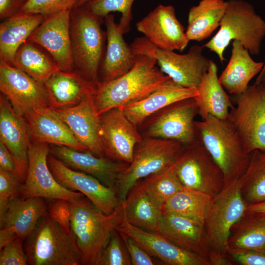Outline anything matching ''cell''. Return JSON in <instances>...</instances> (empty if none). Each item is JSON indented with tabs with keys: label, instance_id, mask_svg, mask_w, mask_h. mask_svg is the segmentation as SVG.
Returning a JSON list of instances; mask_svg holds the SVG:
<instances>
[{
	"label": "cell",
	"instance_id": "1",
	"mask_svg": "<svg viewBox=\"0 0 265 265\" xmlns=\"http://www.w3.org/2000/svg\"><path fill=\"white\" fill-rule=\"evenodd\" d=\"M157 64L153 57L136 54L134 64L129 71L111 81L99 82L93 95L97 114L138 101L170 79Z\"/></svg>",
	"mask_w": 265,
	"mask_h": 265
},
{
	"label": "cell",
	"instance_id": "2",
	"mask_svg": "<svg viewBox=\"0 0 265 265\" xmlns=\"http://www.w3.org/2000/svg\"><path fill=\"white\" fill-rule=\"evenodd\" d=\"M70 202L71 231L80 252L81 265H98L111 233L124 220L123 204L106 214L84 195Z\"/></svg>",
	"mask_w": 265,
	"mask_h": 265
},
{
	"label": "cell",
	"instance_id": "3",
	"mask_svg": "<svg viewBox=\"0 0 265 265\" xmlns=\"http://www.w3.org/2000/svg\"><path fill=\"white\" fill-rule=\"evenodd\" d=\"M104 18L84 5L71 10L70 37L75 70L98 84L99 73L106 43V33L102 27Z\"/></svg>",
	"mask_w": 265,
	"mask_h": 265
},
{
	"label": "cell",
	"instance_id": "4",
	"mask_svg": "<svg viewBox=\"0 0 265 265\" xmlns=\"http://www.w3.org/2000/svg\"><path fill=\"white\" fill-rule=\"evenodd\" d=\"M217 33L203 47L216 53L221 63L232 40L239 41L251 55L260 53L265 37V21L243 0H229Z\"/></svg>",
	"mask_w": 265,
	"mask_h": 265
},
{
	"label": "cell",
	"instance_id": "5",
	"mask_svg": "<svg viewBox=\"0 0 265 265\" xmlns=\"http://www.w3.org/2000/svg\"><path fill=\"white\" fill-rule=\"evenodd\" d=\"M195 125L202 142L221 169L225 184L238 180L247 168L250 154L230 121L209 115Z\"/></svg>",
	"mask_w": 265,
	"mask_h": 265
},
{
	"label": "cell",
	"instance_id": "6",
	"mask_svg": "<svg viewBox=\"0 0 265 265\" xmlns=\"http://www.w3.org/2000/svg\"><path fill=\"white\" fill-rule=\"evenodd\" d=\"M24 246L29 265H81L74 236L64 232L48 213L26 238Z\"/></svg>",
	"mask_w": 265,
	"mask_h": 265
},
{
	"label": "cell",
	"instance_id": "7",
	"mask_svg": "<svg viewBox=\"0 0 265 265\" xmlns=\"http://www.w3.org/2000/svg\"><path fill=\"white\" fill-rule=\"evenodd\" d=\"M184 146L174 140L143 137L118 182L117 191L121 204L137 181L173 164Z\"/></svg>",
	"mask_w": 265,
	"mask_h": 265
},
{
	"label": "cell",
	"instance_id": "8",
	"mask_svg": "<svg viewBox=\"0 0 265 265\" xmlns=\"http://www.w3.org/2000/svg\"><path fill=\"white\" fill-rule=\"evenodd\" d=\"M130 46L136 54L153 57L164 74L187 88L197 87L211 60L203 54V46L197 45L191 46L186 53L183 54L158 48L144 36L136 38Z\"/></svg>",
	"mask_w": 265,
	"mask_h": 265
},
{
	"label": "cell",
	"instance_id": "9",
	"mask_svg": "<svg viewBox=\"0 0 265 265\" xmlns=\"http://www.w3.org/2000/svg\"><path fill=\"white\" fill-rule=\"evenodd\" d=\"M197 114L194 98L184 99L150 115L137 128L142 137L174 140L186 145L201 140L195 125Z\"/></svg>",
	"mask_w": 265,
	"mask_h": 265
},
{
	"label": "cell",
	"instance_id": "10",
	"mask_svg": "<svg viewBox=\"0 0 265 265\" xmlns=\"http://www.w3.org/2000/svg\"><path fill=\"white\" fill-rule=\"evenodd\" d=\"M247 206L238 180L225 184L213 198L205 220L208 254L215 252L228 255L231 229L244 214Z\"/></svg>",
	"mask_w": 265,
	"mask_h": 265
},
{
	"label": "cell",
	"instance_id": "11",
	"mask_svg": "<svg viewBox=\"0 0 265 265\" xmlns=\"http://www.w3.org/2000/svg\"><path fill=\"white\" fill-rule=\"evenodd\" d=\"M184 187L212 198L225 185L223 173L201 140L184 145L174 163Z\"/></svg>",
	"mask_w": 265,
	"mask_h": 265
},
{
	"label": "cell",
	"instance_id": "12",
	"mask_svg": "<svg viewBox=\"0 0 265 265\" xmlns=\"http://www.w3.org/2000/svg\"><path fill=\"white\" fill-rule=\"evenodd\" d=\"M234 96L236 105L228 119L247 153L257 150L265 152V85L254 83Z\"/></svg>",
	"mask_w": 265,
	"mask_h": 265
},
{
	"label": "cell",
	"instance_id": "13",
	"mask_svg": "<svg viewBox=\"0 0 265 265\" xmlns=\"http://www.w3.org/2000/svg\"><path fill=\"white\" fill-rule=\"evenodd\" d=\"M50 154L49 144L30 143L28 152V167L26 180L20 186V196L72 201L84 196L81 192L65 188L57 182L48 165L47 158Z\"/></svg>",
	"mask_w": 265,
	"mask_h": 265
},
{
	"label": "cell",
	"instance_id": "14",
	"mask_svg": "<svg viewBox=\"0 0 265 265\" xmlns=\"http://www.w3.org/2000/svg\"><path fill=\"white\" fill-rule=\"evenodd\" d=\"M47 162L59 184L68 190L82 193L102 212L110 214L122 205L117 191L94 177L70 168L51 154Z\"/></svg>",
	"mask_w": 265,
	"mask_h": 265
},
{
	"label": "cell",
	"instance_id": "15",
	"mask_svg": "<svg viewBox=\"0 0 265 265\" xmlns=\"http://www.w3.org/2000/svg\"><path fill=\"white\" fill-rule=\"evenodd\" d=\"M99 117L105 157L130 163L135 146L143 138L137 127L119 107L112 108Z\"/></svg>",
	"mask_w": 265,
	"mask_h": 265
},
{
	"label": "cell",
	"instance_id": "16",
	"mask_svg": "<svg viewBox=\"0 0 265 265\" xmlns=\"http://www.w3.org/2000/svg\"><path fill=\"white\" fill-rule=\"evenodd\" d=\"M0 90L14 109L23 115L34 108L49 106L44 83L1 59Z\"/></svg>",
	"mask_w": 265,
	"mask_h": 265
},
{
	"label": "cell",
	"instance_id": "17",
	"mask_svg": "<svg viewBox=\"0 0 265 265\" xmlns=\"http://www.w3.org/2000/svg\"><path fill=\"white\" fill-rule=\"evenodd\" d=\"M71 10L62 11L46 18L30 35L27 41L50 54L60 70H75L70 37Z\"/></svg>",
	"mask_w": 265,
	"mask_h": 265
},
{
	"label": "cell",
	"instance_id": "18",
	"mask_svg": "<svg viewBox=\"0 0 265 265\" xmlns=\"http://www.w3.org/2000/svg\"><path fill=\"white\" fill-rule=\"evenodd\" d=\"M137 30L162 50L182 52L189 40L171 5L159 4L136 24Z\"/></svg>",
	"mask_w": 265,
	"mask_h": 265
},
{
	"label": "cell",
	"instance_id": "19",
	"mask_svg": "<svg viewBox=\"0 0 265 265\" xmlns=\"http://www.w3.org/2000/svg\"><path fill=\"white\" fill-rule=\"evenodd\" d=\"M45 200L19 196L8 203L0 213V249L16 236L25 240L33 232L47 213Z\"/></svg>",
	"mask_w": 265,
	"mask_h": 265
},
{
	"label": "cell",
	"instance_id": "20",
	"mask_svg": "<svg viewBox=\"0 0 265 265\" xmlns=\"http://www.w3.org/2000/svg\"><path fill=\"white\" fill-rule=\"evenodd\" d=\"M0 141L11 154L17 176L23 184L27 174L31 143L28 127L24 116L14 109L2 93L0 95Z\"/></svg>",
	"mask_w": 265,
	"mask_h": 265
},
{
	"label": "cell",
	"instance_id": "21",
	"mask_svg": "<svg viewBox=\"0 0 265 265\" xmlns=\"http://www.w3.org/2000/svg\"><path fill=\"white\" fill-rule=\"evenodd\" d=\"M132 238L151 256L168 265H211L207 258L186 250L157 232H148L124 218L116 228Z\"/></svg>",
	"mask_w": 265,
	"mask_h": 265
},
{
	"label": "cell",
	"instance_id": "22",
	"mask_svg": "<svg viewBox=\"0 0 265 265\" xmlns=\"http://www.w3.org/2000/svg\"><path fill=\"white\" fill-rule=\"evenodd\" d=\"M50 147V154L70 168L90 175L116 191L120 177L129 164L96 156L89 151L82 152L57 145L51 144Z\"/></svg>",
	"mask_w": 265,
	"mask_h": 265
},
{
	"label": "cell",
	"instance_id": "23",
	"mask_svg": "<svg viewBox=\"0 0 265 265\" xmlns=\"http://www.w3.org/2000/svg\"><path fill=\"white\" fill-rule=\"evenodd\" d=\"M54 111L80 143L96 156L106 157L101 139L100 117L93 95L76 106Z\"/></svg>",
	"mask_w": 265,
	"mask_h": 265
},
{
	"label": "cell",
	"instance_id": "24",
	"mask_svg": "<svg viewBox=\"0 0 265 265\" xmlns=\"http://www.w3.org/2000/svg\"><path fill=\"white\" fill-rule=\"evenodd\" d=\"M24 116L31 142L66 146L82 152L89 151L50 106L34 108Z\"/></svg>",
	"mask_w": 265,
	"mask_h": 265
},
{
	"label": "cell",
	"instance_id": "25",
	"mask_svg": "<svg viewBox=\"0 0 265 265\" xmlns=\"http://www.w3.org/2000/svg\"><path fill=\"white\" fill-rule=\"evenodd\" d=\"M156 232L181 247L208 259L205 220L178 213L162 212Z\"/></svg>",
	"mask_w": 265,
	"mask_h": 265
},
{
	"label": "cell",
	"instance_id": "26",
	"mask_svg": "<svg viewBox=\"0 0 265 265\" xmlns=\"http://www.w3.org/2000/svg\"><path fill=\"white\" fill-rule=\"evenodd\" d=\"M106 27V43L99 73V82H106L117 79L133 66L136 54L127 44L115 22L114 15L104 18Z\"/></svg>",
	"mask_w": 265,
	"mask_h": 265
},
{
	"label": "cell",
	"instance_id": "27",
	"mask_svg": "<svg viewBox=\"0 0 265 265\" xmlns=\"http://www.w3.org/2000/svg\"><path fill=\"white\" fill-rule=\"evenodd\" d=\"M49 106L54 110L74 106L95 93L97 84L76 70H58L44 82Z\"/></svg>",
	"mask_w": 265,
	"mask_h": 265
},
{
	"label": "cell",
	"instance_id": "28",
	"mask_svg": "<svg viewBox=\"0 0 265 265\" xmlns=\"http://www.w3.org/2000/svg\"><path fill=\"white\" fill-rule=\"evenodd\" d=\"M197 94L196 87H185L170 79L145 97L119 108L138 127L157 111L177 101L194 98Z\"/></svg>",
	"mask_w": 265,
	"mask_h": 265
},
{
	"label": "cell",
	"instance_id": "29",
	"mask_svg": "<svg viewBox=\"0 0 265 265\" xmlns=\"http://www.w3.org/2000/svg\"><path fill=\"white\" fill-rule=\"evenodd\" d=\"M196 88L198 94L194 99L202 119L209 115L221 119L228 118L235 106L219 82L217 66L213 60H211L208 70Z\"/></svg>",
	"mask_w": 265,
	"mask_h": 265
},
{
	"label": "cell",
	"instance_id": "30",
	"mask_svg": "<svg viewBox=\"0 0 265 265\" xmlns=\"http://www.w3.org/2000/svg\"><path fill=\"white\" fill-rule=\"evenodd\" d=\"M232 46L229 62L218 78L226 91L237 95L245 92L250 80L261 71L264 62L254 60L239 41L234 40Z\"/></svg>",
	"mask_w": 265,
	"mask_h": 265
},
{
	"label": "cell",
	"instance_id": "31",
	"mask_svg": "<svg viewBox=\"0 0 265 265\" xmlns=\"http://www.w3.org/2000/svg\"><path fill=\"white\" fill-rule=\"evenodd\" d=\"M125 219L132 225L156 232L159 225L162 208L150 193L143 179L137 181L123 204Z\"/></svg>",
	"mask_w": 265,
	"mask_h": 265
},
{
	"label": "cell",
	"instance_id": "32",
	"mask_svg": "<svg viewBox=\"0 0 265 265\" xmlns=\"http://www.w3.org/2000/svg\"><path fill=\"white\" fill-rule=\"evenodd\" d=\"M46 18L39 14H18L0 24V59L12 65L19 48Z\"/></svg>",
	"mask_w": 265,
	"mask_h": 265
},
{
	"label": "cell",
	"instance_id": "33",
	"mask_svg": "<svg viewBox=\"0 0 265 265\" xmlns=\"http://www.w3.org/2000/svg\"><path fill=\"white\" fill-rule=\"evenodd\" d=\"M224 0H201L189 10L186 31L190 41L201 42L219 26L227 7Z\"/></svg>",
	"mask_w": 265,
	"mask_h": 265
},
{
	"label": "cell",
	"instance_id": "34",
	"mask_svg": "<svg viewBox=\"0 0 265 265\" xmlns=\"http://www.w3.org/2000/svg\"><path fill=\"white\" fill-rule=\"evenodd\" d=\"M12 65L44 83L52 75L60 70L47 51L27 40L17 51Z\"/></svg>",
	"mask_w": 265,
	"mask_h": 265
},
{
	"label": "cell",
	"instance_id": "35",
	"mask_svg": "<svg viewBox=\"0 0 265 265\" xmlns=\"http://www.w3.org/2000/svg\"><path fill=\"white\" fill-rule=\"evenodd\" d=\"M229 249H265V213L246 211L231 229Z\"/></svg>",
	"mask_w": 265,
	"mask_h": 265
},
{
	"label": "cell",
	"instance_id": "36",
	"mask_svg": "<svg viewBox=\"0 0 265 265\" xmlns=\"http://www.w3.org/2000/svg\"><path fill=\"white\" fill-rule=\"evenodd\" d=\"M238 181L247 205L265 201V152L257 150L250 153L247 168Z\"/></svg>",
	"mask_w": 265,
	"mask_h": 265
},
{
	"label": "cell",
	"instance_id": "37",
	"mask_svg": "<svg viewBox=\"0 0 265 265\" xmlns=\"http://www.w3.org/2000/svg\"><path fill=\"white\" fill-rule=\"evenodd\" d=\"M213 198L201 192L184 187L163 205L162 212H172L205 220Z\"/></svg>",
	"mask_w": 265,
	"mask_h": 265
},
{
	"label": "cell",
	"instance_id": "38",
	"mask_svg": "<svg viewBox=\"0 0 265 265\" xmlns=\"http://www.w3.org/2000/svg\"><path fill=\"white\" fill-rule=\"evenodd\" d=\"M142 179L152 196L162 208L167 201L184 188L174 163Z\"/></svg>",
	"mask_w": 265,
	"mask_h": 265
},
{
	"label": "cell",
	"instance_id": "39",
	"mask_svg": "<svg viewBox=\"0 0 265 265\" xmlns=\"http://www.w3.org/2000/svg\"><path fill=\"white\" fill-rule=\"evenodd\" d=\"M134 0H91L84 5L95 15L104 18L111 12L121 13L118 29L124 34L130 29L132 19V5Z\"/></svg>",
	"mask_w": 265,
	"mask_h": 265
},
{
	"label": "cell",
	"instance_id": "40",
	"mask_svg": "<svg viewBox=\"0 0 265 265\" xmlns=\"http://www.w3.org/2000/svg\"><path fill=\"white\" fill-rule=\"evenodd\" d=\"M128 251L119 232L114 230L103 249L98 265H131Z\"/></svg>",
	"mask_w": 265,
	"mask_h": 265
},
{
	"label": "cell",
	"instance_id": "41",
	"mask_svg": "<svg viewBox=\"0 0 265 265\" xmlns=\"http://www.w3.org/2000/svg\"><path fill=\"white\" fill-rule=\"evenodd\" d=\"M77 1L78 0H27L18 14H39L47 18L62 11L72 9L75 6Z\"/></svg>",
	"mask_w": 265,
	"mask_h": 265
},
{
	"label": "cell",
	"instance_id": "42",
	"mask_svg": "<svg viewBox=\"0 0 265 265\" xmlns=\"http://www.w3.org/2000/svg\"><path fill=\"white\" fill-rule=\"evenodd\" d=\"M47 213L62 230L66 233H71L70 202L63 199L47 200Z\"/></svg>",
	"mask_w": 265,
	"mask_h": 265
},
{
	"label": "cell",
	"instance_id": "43",
	"mask_svg": "<svg viewBox=\"0 0 265 265\" xmlns=\"http://www.w3.org/2000/svg\"><path fill=\"white\" fill-rule=\"evenodd\" d=\"M21 184L14 174L0 168V213L12 200L20 196Z\"/></svg>",
	"mask_w": 265,
	"mask_h": 265
},
{
	"label": "cell",
	"instance_id": "44",
	"mask_svg": "<svg viewBox=\"0 0 265 265\" xmlns=\"http://www.w3.org/2000/svg\"><path fill=\"white\" fill-rule=\"evenodd\" d=\"M24 240L16 236L0 248V265H26L27 257L23 247Z\"/></svg>",
	"mask_w": 265,
	"mask_h": 265
},
{
	"label": "cell",
	"instance_id": "45",
	"mask_svg": "<svg viewBox=\"0 0 265 265\" xmlns=\"http://www.w3.org/2000/svg\"><path fill=\"white\" fill-rule=\"evenodd\" d=\"M119 232V231H118ZM130 255L132 265H154L156 263L149 254L132 238L119 232Z\"/></svg>",
	"mask_w": 265,
	"mask_h": 265
},
{
	"label": "cell",
	"instance_id": "46",
	"mask_svg": "<svg viewBox=\"0 0 265 265\" xmlns=\"http://www.w3.org/2000/svg\"><path fill=\"white\" fill-rule=\"evenodd\" d=\"M227 254L229 257L242 265H265V249H229Z\"/></svg>",
	"mask_w": 265,
	"mask_h": 265
},
{
	"label": "cell",
	"instance_id": "47",
	"mask_svg": "<svg viewBox=\"0 0 265 265\" xmlns=\"http://www.w3.org/2000/svg\"><path fill=\"white\" fill-rule=\"evenodd\" d=\"M27 0H0V18L8 19L18 14Z\"/></svg>",
	"mask_w": 265,
	"mask_h": 265
},
{
	"label": "cell",
	"instance_id": "48",
	"mask_svg": "<svg viewBox=\"0 0 265 265\" xmlns=\"http://www.w3.org/2000/svg\"><path fill=\"white\" fill-rule=\"evenodd\" d=\"M0 168L12 173L17 176L16 167L14 159L8 149L0 141Z\"/></svg>",
	"mask_w": 265,
	"mask_h": 265
},
{
	"label": "cell",
	"instance_id": "49",
	"mask_svg": "<svg viewBox=\"0 0 265 265\" xmlns=\"http://www.w3.org/2000/svg\"><path fill=\"white\" fill-rule=\"evenodd\" d=\"M208 257L211 265H232L228 255L215 252H209Z\"/></svg>",
	"mask_w": 265,
	"mask_h": 265
},
{
	"label": "cell",
	"instance_id": "50",
	"mask_svg": "<svg viewBox=\"0 0 265 265\" xmlns=\"http://www.w3.org/2000/svg\"><path fill=\"white\" fill-rule=\"evenodd\" d=\"M246 211L252 212L265 213V201L257 204L248 205Z\"/></svg>",
	"mask_w": 265,
	"mask_h": 265
},
{
	"label": "cell",
	"instance_id": "51",
	"mask_svg": "<svg viewBox=\"0 0 265 265\" xmlns=\"http://www.w3.org/2000/svg\"><path fill=\"white\" fill-rule=\"evenodd\" d=\"M265 79V61L264 62V65L261 71L258 75L256 80V83L259 84L262 82L263 80Z\"/></svg>",
	"mask_w": 265,
	"mask_h": 265
},
{
	"label": "cell",
	"instance_id": "52",
	"mask_svg": "<svg viewBox=\"0 0 265 265\" xmlns=\"http://www.w3.org/2000/svg\"><path fill=\"white\" fill-rule=\"evenodd\" d=\"M91 0H78L77 2L75 7L80 6L83 5L88 2Z\"/></svg>",
	"mask_w": 265,
	"mask_h": 265
},
{
	"label": "cell",
	"instance_id": "53",
	"mask_svg": "<svg viewBox=\"0 0 265 265\" xmlns=\"http://www.w3.org/2000/svg\"><path fill=\"white\" fill-rule=\"evenodd\" d=\"M262 83H263L265 85V79L263 80Z\"/></svg>",
	"mask_w": 265,
	"mask_h": 265
}]
</instances>
